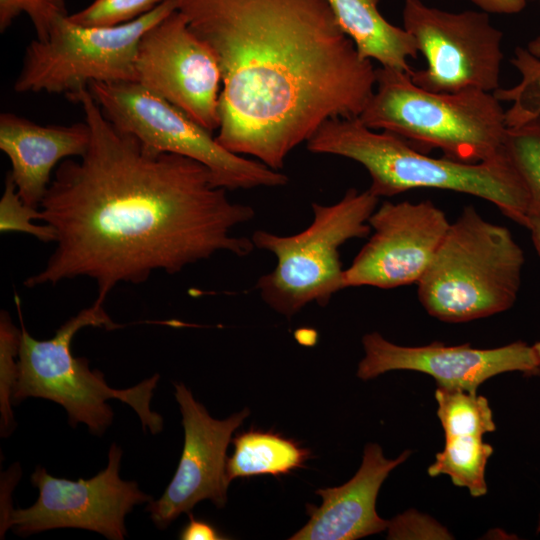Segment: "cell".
Wrapping results in <instances>:
<instances>
[{
  "label": "cell",
  "mask_w": 540,
  "mask_h": 540,
  "mask_svg": "<svg viewBox=\"0 0 540 540\" xmlns=\"http://www.w3.org/2000/svg\"><path fill=\"white\" fill-rule=\"evenodd\" d=\"M88 88L105 117L117 128L155 151L201 163L217 187L237 190L288 183L283 173L225 149L212 132L137 82H96Z\"/></svg>",
  "instance_id": "cell-9"
},
{
  "label": "cell",
  "mask_w": 540,
  "mask_h": 540,
  "mask_svg": "<svg viewBox=\"0 0 540 540\" xmlns=\"http://www.w3.org/2000/svg\"><path fill=\"white\" fill-rule=\"evenodd\" d=\"M341 29L363 59L411 74L410 58H417L413 37L389 23L379 12V0H326Z\"/></svg>",
  "instance_id": "cell-18"
},
{
  "label": "cell",
  "mask_w": 540,
  "mask_h": 540,
  "mask_svg": "<svg viewBox=\"0 0 540 540\" xmlns=\"http://www.w3.org/2000/svg\"><path fill=\"white\" fill-rule=\"evenodd\" d=\"M177 9L178 0H165L136 20L111 27L81 26L64 17L47 40L28 44L14 90L69 98L96 82H136L141 37Z\"/></svg>",
  "instance_id": "cell-8"
},
{
  "label": "cell",
  "mask_w": 540,
  "mask_h": 540,
  "mask_svg": "<svg viewBox=\"0 0 540 540\" xmlns=\"http://www.w3.org/2000/svg\"><path fill=\"white\" fill-rule=\"evenodd\" d=\"M537 532H540V519H539V524H538V527H537Z\"/></svg>",
  "instance_id": "cell-33"
},
{
  "label": "cell",
  "mask_w": 540,
  "mask_h": 540,
  "mask_svg": "<svg viewBox=\"0 0 540 540\" xmlns=\"http://www.w3.org/2000/svg\"><path fill=\"white\" fill-rule=\"evenodd\" d=\"M435 398L445 438L482 437L496 430L493 413L485 397L463 390L437 387Z\"/></svg>",
  "instance_id": "cell-21"
},
{
  "label": "cell",
  "mask_w": 540,
  "mask_h": 540,
  "mask_svg": "<svg viewBox=\"0 0 540 540\" xmlns=\"http://www.w3.org/2000/svg\"><path fill=\"white\" fill-rule=\"evenodd\" d=\"M307 148L363 165L371 177L369 191L378 198L420 188L451 190L489 201L516 223H526L528 194L507 154L480 163L434 158L394 133L374 132L358 118L325 121Z\"/></svg>",
  "instance_id": "cell-3"
},
{
  "label": "cell",
  "mask_w": 540,
  "mask_h": 540,
  "mask_svg": "<svg viewBox=\"0 0 540 540\" xmlns=\"http://www.w3.org/2000/svg\"><path fill=\"white\" fill-rule=\"evenodd\" d=\"M358 119L373 130L438 148L454 161L480 163L506 154L505 111L493 92H429L415 85L409 73L381 66Z\"/></svg>",
  "instance_id": "cell-4"
},
{
  "label": "cell",
  "mask_w": 540,
  "mask_h": 540,
  "mask_svg": "<svg viewBox=\"0 0 540 540\" xmlns=\"http://www.w3.org/2000/svg\"><path fill=\"white\" fill-rule=\"evenodd\" d=\"M232 442L234 452L226 460L229 482L239 477L285 475L302 467L311 455L299 442L272 431L250 429Z\"/></svg>",
  "instance_id": "cell-19"
},
{
  "label": "cell",
  "mask_w": 540,
  "mask_h": 540,
  "mask_svg": "<svg viewBox=\"0 0 540 540\" xmlns=\"http://www.w3.org/2000/svg\"><path fill=\"white\" fill-rule=\"evenodd\" d=\"M21 330L11 321L6 311L0 317V411L1 436H8L15 425L12 412V391L17 379V360Z\"/></svg>",
  "instance_id": "cell-24"
},
{
  "label": "cell",
  "mask_w": 540,
  "mask_h": 540,
  "mask_svg": "<svg viewBox=\"0 0 540 540\" xmlns=\"http://www.w3.org/2000/svg\"><path fill=\"white\" fill-rule=\"evenodd\" d=\"M482 11L497 14H515L521 12L527 0H471Z\"/></svg>",
  "instance_id": "cell-29"
},
{
  "label": "cell",
  "mask_w": 540,
  "mask_h": 540,
  "mask_svg": "<svg viewBox=\"0 0 540 540\" xmlns=\"http://www.w3.org/2000/svg\"><path fill=\"white\" fill-rule=\"evenodd\" d=\"M362 344L365 356L358 365L357 376L363 380L392 370H413L432 376L437 387L477 393L483 382L504 372L520 371L529 376L540 373L533 346L522 341L492 349L441 342L409 347L396 345L373 332L363 336Z\"/></svg>",
  "instance_id": "cell-15"
},
{
  "label": "cell",
  "mask_w": 540,
  "mask_h": 540,
  "mask_svg": "<svg viewBox=\"0 0 540 540\" xmlns=\"http://www.w3.org/2000/svg\"><path fill=\"white\" fill-rule=\"evenodd\" d=\"M21 14L30 18L39 41L47 40L56 22L69 15L65 0H0L1 33Z\"/></svg>",
  "instance_id": "cell-26"
},
{
  "label": "cell",
  "mask_w": 540,
  "mask_h": 540,
  "mask_svg": "<svg viewBox=\"0 0 540 540\" xmlns=\"http://www.w3.org/2000/svg\"><path fill=\"white\" fill-rule=\"evenodd\" d=\"M189 522L183 527L179 538L182 540H220L226 539L210 523L196 519L189 514Z\"/></svg>",
  "instance_id": "cell-28"
},
{
  "label": "cell",
  "mask_w": 540,
  "mask_h": 540,
  "mask_svg": "<svg viewBox=\"0 0 540 540\" xmlns=\"http://www.w3.org/2000/svg\"><path fill=\"white\" fill-rule=\"evenodd\" d=\"M222 77L216 140L273 170L332 118H358L374 93L326 0H178Z\"/></svg>",
  "instance_id": "cell-2"
},
{
  "label": "cell",
  "mask_w": 540,
  "mask_h": 540,
  "mask_svg": "<svg viewBox=\"0 0 540 540\" xmlns=\"http://www.w3.org/2000/svg\"><path fill=\"white\" fill-rule=\"evenodd\" d=\"M403 24L427 62L425 69L412 70L415 85L435 93L498 89L503 35L488 13H453L406 0Z\"/></svg>",
  "instance_id": "cell-10"
},
{
  "label": "cell",
  "mask_w": 540,
  "mask_h": 540,
  "mask_svg": "<svg viewBox=\"0 0 540 540\" xmlns=\"http://www.w3.org/2000/svg\"><path fill=\"white\" fill-rule=\"evenodd\" d=\"M136 82L213 132L220 126L222 77L211 47L178 9L148 29L136 56Z\"/></svg>",
  "instance_id": "cell-12"
},
{
  "label": "cell",
  "mask_w": 540,
  "mask_h": 540,
  "mask_svg": "<svg viewBox=\"0 0 540 540\" xmlns=\"http://www.w3.org/2000/svg\"><path fill=\"white\" fill-rule=\"evenodd\" d=\"M121 457V448L113 443L106 468L90 479L76 481L51 476L37 466L31 482L39 491L38 499L26 509L11 508L2 515L1 536L10 528L23 537L50 529L78 528L123 540L126 515L153 497L142 492L135 481L120 478Z\"/></svg>",
  "instance_id": "cell-11"
},
{
  "label": "cell",
  "mask_w": 540,
  "mask_h": 540,
  "mask_svg": "<svg viewBox=\"0 0 540 540\" xmlns=\"http://www.w3.org/2000/svg\"><path fill=\"white\" fill-rule=\"evenodd\" d=\"M492 453L493 447L482 437L445 438L444 449L436 454L427 472L431 477L448 475L455 486L467 488L472 497H481L488 491L485 468Z\"/></svg>",
  "instance_id": "cell-20"
},
{
  "label": "cell",
  "mask_w": 540,
  "mask_h": 540,
  "mask_svg": "<svg viewBox=\"0 0 540 540\" xmlns=\"http://www.w3.org/2000/svg\"><path fill=\"white\" fill-rule=\"evenodd\" d=\"M165 0H93L84 9L68 15L70 21L87 27H111L132 22Z\"/></svg>",
  "instance_id": "cell-25"
},
{
  "label": "cell",
  "mask_w": 540,
  "mask_h": 540,
  "mask_svg": "<svg viewBox=\"0 0 540 540\" xmlns=\"http://www.w3.org/2000/svg\"><path fill=\"white\" fill-rule=\"evenodd\" d=\"M68 99L82 107L90 144L56 169L39 220L54 229L57 246L26 287L85 276L104 303L118 284L142 283L154 271L175 274L218 252L253 251L251 239L231 231L254 209L230 201L207 167L117 128L89 88Z\"/></svg>",
  "instance_id": "cell-1"
},
{
  "label": "cell",
  "mask_w": 540,
  "mask_h": 540,
  "mask_svg": "<svg viewBox=\"0 0 540 540\" xmlns=\"http://www.w3.org/2000/svg\"><path fill=\"white\" fill-rule=\"evenodd\" d=\"M410 454V450H405L396 459H386L378 444L369 443L352 479L339 487L316 490L322 504L307 505V524L289 539L354 540L388 528L390 521L376 512V498L389 473Z\"/></svg>",
  "instance_id": "cell-16"
},
{
  "label": "cell",
  "mask_w": 540,
  "mask_h": 540,
  "mask_svg": "<svg viewBox=\"0 0 540 540\" xmlns=\"http://www.w3.org/2000/svg\"><path fill=\"white\" fill-rule=\"evenodd\" d=\"M532 346H533V349H534V351H535V354H536L537 359H538L539 364H540V342H537V343H535V344L532 345Z\"/></svg>",
  "instance_id": "cell-32"
},
{
  "label": "cell",
  "mask_w": 540,
  "mask_h": 540,
  "mask_svg": "<svg viewBox=\"0 0 540 540\" xmlns=\"http://www.w3.org/2000/svg\"><path fill=\"white\" fill-rule=\"evenodd\" d=\"M511 63L521 74V81L510 89L493 92L499 101H510L512 106L505 111L508 127L522 125L540 117V58L527 48L517 47Z\"/></svg>",
  "instance_id": "cell-23"
},
{
  "label": "cell",
  "mask_w": 540,
  "mask_h": 540,
  "mask_svg": "<svg viewBox=\"0 0 540 540\" xmlns=\"http://www.w3.org/2000/svg\"><path fill=\"white\" fill-rule=\"evenodd\" d=\"M527 50L535 57L540 58V35L529 42Z\"/></svg>",
  "instance_id": "cell-31"
},
{
  "label": "cell",
  "mask_w": 540,
  "mask_h": 540,
  "mask_svg": "<svg viewBox=\"0 0 540 540\" xmlns=\"http://www.w3.org/2000/svg\"><path fill=\"white\" fill-rule=\"evenodd\" d=\"M430 200L385 201L372 213L373 234L344 269L343 286L392 289L418 283L450 226Z\"/></svg>",
  "instance_id": "cell-13"
},
{
  "label": "cell",
  "mask_w": 540,
  "mask_h": 540,
  "mask_svg": "<svg viewBox=\"0 0 540 540\" xmlns=\"http://www.w3.org/2000/svg\"><path fill=\"white\" fill-rule=\"evenodd\" d=\"M505 151L526 188L527 217H540V117L508 127Z\"/></svg>",
  "instance_id": "cell-22"
},
{
  "label": "cell",
  "mask_w": 540,
  "mask_h": 540,
  "mask_svg": "<svg viewBox=\"0 0 540 540\" xmlns=\"http://www.w3.org/2000/svg\"><path fill=\"white\" fill-rule=\"evenodd\" d=\"M39 215V208L29 206L22 201L8 174L0 201V231L2 233L23 232L44 242H55L56 234L49 224L36 225L32 223L33 220H39Z\"/></svg>",
  "instance_id": "cell-27"
},
{
  "label": "cell",
  "mask_w": 540,
  "mask_h": 540,
  "mask_svg": "<svg viewBox=\"0 0 540 540\" xmlns=\"http://www.w3.org/2000/svg\"><path fill=\"white\" fill-rule=\"evenodd\" d=\"M378 201L369 189L358 192L351 188L337 203H313L311 224L297 234L254 232L255 248L276 258L275 268L256 282L262 300L287 318L312 302L326 306L344 289L339 249L348 240L370 235L369 218Z\"/></svg>",
  "instance_id": "cell-7"
},
{
  "label": "cell",
  "mask_w": 540,
  "mask_h": 540,
  "mask_svg": "<svg viewBox=\"0 0 540 540\" xmlns=\"http://www.w3.org/2000/svg\"><path fill=\"white\" fill-rule=\"evenodd\" d=\"M89 125H41L14 113L0 115V149L11 163L12 178L22 201L40 208L60 162L81 157L90 144Z\"/></svg>",
  "instance_id": "cell-17"
},
{
  "label": "cell",
  "mask_w": 540,
  "mask_h": 540,
  "mask_svg": "<svg viewBox=\"0 0 540 540\" xmlns=\"http://www.w3.org/2000/svg\"><path fill=\"white\" fill-rule=\"evenodd\" d=\"M524 261L507 227L467 205L418 281L419 301L429 315L450 323L504 312L517 299Z\"/></svg>",
  "instance_id": "cell-5"
},
{
  "label": "cell",
  "mask_w": 540,
  "mask_h": 540,
  "mask_svg": "<svg viewBox=\"0 0 540 540\" xmlns=\"http://www.w3.org/2000/svg\"><path fill=\"white\" fill-rule=\"evenodd\" d=\"M89 326L112 330L121 325L112 321L103 303L97 300L67 320L50 339L32 337L21 319L12 404L28 397L51 400L66 410L69 425L76 427L84 423L90 433L100 436L113 420V411L106 401L115 398L132 407L144 431L148 429L152 434L161 432L163 418L150 409L159 375L155 374L127 389L109 387L101 371L91 370L88 359L75 357L71 351L73 337L80 329Z\"/></svg>",
  "instance_id": "cell-6"
},
{
  "label": "cell",
  "mask_w": 540,
  "mask_h": 540,
  "mask_svg": "<svg viewBox=\"0 0 540 540\" xmlns=\"http://www.w3.org/2000/svg\"><path fill=\"white\" fill-rule=\"evenodd\" d=\"M525 227L530 231L534 247L540 257V217L529 215Z\"/></svg>",
  "instance_id": "cell-30"
},
{
  "label": "cell",
  "mask_w": 540,
  "mask_h": 540,
  "mask_svg": "<svg viewBox=\"0 0 540 540\" xmlns=\"http://www.w3.org/2000/svg\"><path fill=\"white\" fill-rule=\"evenodd\" d=\"M185 432L182 455L163 495L147 503L146 510L159 529H165L180 514L189 513L204 499L218 508L227 502L226 450L232 433L249 415L248 408L227 419L212 418L183 383H174Z\"/></svg>",
  "instance_id": "cell-14"
}]
</instances>
